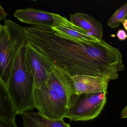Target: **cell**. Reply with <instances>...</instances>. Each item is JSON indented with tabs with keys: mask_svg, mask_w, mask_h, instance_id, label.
I'll use <instances>...</instances> for the list:
<instances>
[{
	"mask_svg": "<svg viewBox=\"0 0 127 127\" xmlns=\"http://www.w3.org/2000/svg\"><path fill=\"white\" fill-rule=\"evenodd\" d=\"M28 44L48 66L61 69L71 77L85 75L109 81L125 69L118 49L103 40L81 41L57 32L50 26L24 27Z\"/></svg>",
	"mask_w": 127,
	"mask_h": 127,
	"instance_id": "obj_1",
	"label": "cell"
},
{
	"mask_svg": "<svg viewBox=\"0 0 127 127\" xmlns=\"http://www.w3.org/2000/svg\"><path fill=\"white\" fill-rule=\"evenodd\" d=\"M49 66L51 71L47 81L34 90L35 108L49 118L64 119L68 110L69 95L63 83V70L54 66Z\"/></svg>",
	"mask_w": 127,
	"mask_h": 127,
	"instance_id": "obj_2",
	"label": "cell"
},
{
	"mask_svg": "<svg viewBox=\"0 0 127 127\" xmlns=\"http://www.w3.org/2000/svg\"><path fill=\"white\" fill-rule=\"evenodd\" d=\"M27 44L22 47L16 58L6 87L17 115H21L35 108L34 78L26 61Z\"/></svg>",
	"mask_w": 127,
	"mask_h": 127,
	"instance_id": "obj_3",
	"label": "cell"
},
{
	"mask_svg": "<svg viewBox=\"0 0 127 127\" xmlns=\"http://www.w3.org/2000/svg\"><path fill=\"white\" fill-rule=\"evenodd\" d=\"M28 43L24 27L8 19L4 24H0V80L6 88L16 58Z\"/></svg>",
	"mask_w": 127,
	"mask_h": 127,
	"instance_id": "obj_4",
	"label": "cell"
},
{
	"mask_svg": "<svg viewBox=\"0 0 127 127\" xmlns=\"http://www.w3.org/2000/svg\"><path fill=\"white\" fill-rule=\"evenodd\" d=\"M107 92L70 95L65 118L75 122L95 119L100 115L106 103Z\"/></svg>",
	"mask_w": 127,
	"mask_h": 127,
	"instance_id": "obj_5",
	"label": "cell"
},
{
	"mask_svg": "<svg viewBox=\"0 0 127 127\" xmlns=\"http://www.w3.org/2000/svg\"><path fill=\"white\" fill-rule=\"evenodd\" d=\"M109 81L99 77L80 75L69 78L66 91L69 96L72 94L97 93L107 91Z\"/></svg>",
	"mask_w": 127,
	"mask_h": 127,
	"instance_id": "obj_6",
	"label": "cell"
},
{
	"mask_svg": "<svg viewBox=\"0 0 127 127\" xmlns=\"http://www.w3.org/2000/svg\"><path fill=\"white\" fill-rule=\"evenodd\" d=\"M26 61L28 67L34 78L35 89L38 88L47 81L51 69L28 43L26 48Z\"/></svg>",
	"mask_w": 127,
	"mask_h": 127,
	"instance_id": "obj_7",
	"label": "cell"
},
{
	"mask_svg": "<svg viewBox=\"0 0 127 127\" xmlns=\"http://www.w3.org/2000/svg\"><path fill=\"white\" fill-rule=\"evenodd\" d=\"M54 22L51 27L53 30L62 34L84 42H96L98 40L91 34L76 26L65 17L53 12Z\"/></svg>",
	"mask_w": 127,
	"mask_h": 127,
	"instance_id": "obj_8",
	"label": "cell"
},
{
	"mask_svg": "<svg viewBox=\"0 0 127 127\" xmlns=\"http://www.w3.org/2000/svg\"><path fill=\"white\" fill-rule=\"evenodd\" d=\"M13 16L23 23L33 26L52 27L54 22L53 12L31 7L17 10Z\"/></svg>",
	"mask_w": 127,
	"mask_h": 127,
	"instance_id": "obj_9",
	"label": "cell"
},
{
	"mask_svg": "<svg viewBox=\"0 0 127 127\" xmlns=\"http://www.w3.org/2000/svg\"><path fill=\"white\" fill-rule=\"evenodd\" d=\"M70 22L91 34L95 38L101 40L103 27L101 23L91 16L82 12L70 14Z\"/></svg>",
	"mask_w": 127,
	"mask_h": 127,
	"instance_id": "obj_10",
	"label": "cell"
},
{
	"mask_svg": "<svg viewBox=\"0 0 127 127\" xmlns=\"http://www.w3.org/2000/svg\"><path fill=\"white\" fill-rule=\"evenodd\" d=\"M21 115L24 127H71L64 119H51L33 111H28Z\"/></svg>",
	"mask_w": 127,
	"mask_h": 127,
	"instance_id": "obj_11",
	"label": "cell"
},
{
	"mask_svg": "<svg viewBox=\"0 0 127 127\" xmlns=\"http://www.w3.org/2000/svg\"><path fill=\"white\" fill-rule=\"evenodd\" d=\"M17 115L6 88L0 80V118L15 121Z\"/></svg>",
	"mask_w": 127,
	"mask_h": 127,
	"instance_id": "obj_12",
	"label": "cell"
},
{
	"mask_svg": "<svg viewBox=\"0 0 127 127\" xmlns=\"http://www.w3.org/2000/svg\"><path fill=\"white\" fill-rule=\"evenodd\" d=\"M127 19V3L117 10L107 21V24L111 28H118L120 24Z\"/></svg>",
	"mask_w": 127,
	"mask_h": 127,
	"instance_id": "obj_13",
	"label": "cell"
},
{
	"mask_svg": "<svg viewBox=\"0 0 127 127\" xmlns=\"http://www.w3.org/2000/svg\"><path fill=\"white\" fill-rule=\"evenodd\" d=\"M0 127H18L15 121L0 118Z\"/></svg>",
	"mask_w": 127,
	"mask_h": 127,
	"instance_id": "obj_14",
	"label": "cell"
},
{
	"mask_svg": "<svg viewBox=\"0 0 127 127\" xmlns=\"http://www.w3.org/2000/svg\"><path fill=\"white\" fill-rule=\"evenodd\" d=\"M117 36L119 39L121 41L125 40L127 38V34L124 30H120L118 31Z\"/></svg>",
	"mask_w": 127,
	"mask_h": 127,
	"instance_id": "obj_15",
	"label": "cell"
},
{
	"mask_svg": "<svg viewBox=\"0 0 127 127\" xmlns=\"http://www.w3.org/2000/svg\"><path fill=\"white\" fill-rule=\"evenodd\" d=\"M9 15V14L5 11L0 3V21L5 19L6 17Z\"/></svg>",
	"mask_w": 127,
	"mask_h": 127,
	"instance_id": "obj_16",
	"label": "cell"
},
{
	"mask_svg": "<svg viewBox=\"0 0 127 127\" xmlns=\"http://www.w3.org/2000/svg\"><path fill=\"white\" fill-rule=\"evenodd\" d=\"M121 117L122 119L127 118V105L122 111Z\"/></svg>",
	"mask_w": 127,
	"mask_h": 127,
	"instance_id": "obj_17",
	"label": "cell"
},
{
	"mask_svg": "<svg viewBox=\"0 0 127 127\" xmlns=\"http://www.w3.org/2000/svg\"><path fill=\"white\" fill-rule=\"evenodd\" d=\"M122 23L123 24V25H124L125 30L127 31V20H125V21H122Z\"/></svg>",
	"mask_w": 127,
	"mask_h": 127,
	"instance_id": "obj_18",
	"label": "cell"
}]
</instances>
